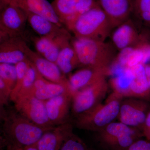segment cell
<instances>
[{
	"label": "cell",
	"mask_w": 150,
	"mask_h": 150,
	"mask_svg": "<svg viewBox=\"0 0 150 150\" xmlns=\"http://www.w3.org/2000/svg\"><path fill=\"white\" fill-rule=\"evenodd\" d=\"M2 116L3 132L7 145L24 148L35 144L46 131L52 129L38 126L16 110L4 111Z\"/></svg>",
	"instance_id": "1"
},
{
	"label": "cell",
	"mask_w": 150,
	"mask_h": 150,
	"mask_svg": "<svg viewBox=\"0 0 150 150\" xmlns=\"http://www.w3.org/2000/svg\"><path fill=\"white\" fill-rule=\"evenodd\" d=\"M81 66L111 69L117 54L112 43L85 38H76L71 43Z\"/></svg>",
	"instance_id": "2"
},
{
	"label": "cell",
	"mask_w": 150,
	"mask_h": 150,
	"mask_svg": "<svg viewBox=\"0 0 150 150\" xmlns=\"http://www.w3.org/2000/svg\"><path fill=\"white\" fill-rule=\"evenodd\" d=\"M112 30L107 16L97 5L79 17L69 30L76 38L105 41Z\"/></svg>",
	"instance_id": "3"
},
{
	"label": "cell",
	"mask_w": 150,
	"mask_h": 150,
	"mask_svg": "<svg viewBox=\"0 0 150 150\" xmlns=\"http://www.w3.org/2000/svg\"><path fill=\"white\" fill-rule=\"evenodd\" d=\"M122 99L112 92L105 103H101L76 116L75 126L79 129L98 132L118 118Z\"/></svg>",
	"instance_id": "4"
},
{
	"label": "cell",
	"mask_w": 150,
	"mask_h": 150,
	"mask_svg": "<svg viewBox=\"0 0 150 150\" xmlns=\"http://www.w3.org/2000/svg\"><path fill=\"white\" fill-rule=\"evenodd\" d=\"M97 133V139L108 150H124L144 137L141 130L120 122H113Z\"/></svg>",
	"instance_id": "5"
},
{
	"label": "cell",
	"mask_w": 150,
	"mask_h": 150,
	"mask_svg": "<svg viewBox=\"0 0 150 150\" xmlns=\"http://www.w3.org/2000/svg\"><path fill=\"white\" fill-rule=\"evenodd\" d=\"M108 88L106 78L76 92L72 100L71 110L74 114L77 116L102 103Z\"/></svg>",
	"instance_id": "6"
},
{
	"label": "cell",
	"mask_w": 150,
	"mask_h": 150,
	"mask_svg": "<svg viewBox=\"0 0 150 150\" xmlns=\"http://www.w3.org/2000/svg\"><path fill=\"white\" fill-rule=\"evenodd\" d=\"M1 8L0 16L1 41L12 38L21 37L27 21L26 12L10 5Z\"/></svg>",
	"instance_id": "7"
},
{
	"label": "cell",
	"mask_w": 150,
	"mask_h": 150,
	"mask_svg": "<svg viewBox=\"0 0 150 150\" xmlns=\"http://www.w3.org/2000/svg\"><path fill=\"white\" fill-rule=\"evenodd\" d=\"M150 110V103L134 98H126L121 100L117 118L119 122L142 131Z\"/></svg>",
	"instance_id": "8"
},
{
	"label": "cell",
	"mask_w": 150,
	"mask_h": 150,
	"mask_svg": "<svg viewBox=\"0 0 150 150\" xmlns=\"http://www.w3.org/2000/svg\"><path fill=\"white\" fill-rule=\"evenodd\" d=\"M14 103L16 110L32 123L46 129L55 127L48 118L44 101L26 96L17 98Z\"/></svg>",
	"instance_id": "9"
},
{
	"label": "cell",
	"mask_w": 150,
	"mask_h": 150,
	"mask_svg": "<svg viewBox=\"0 0 150 150\" xmlns=\"http://www.w3.org/2000/svg\"><path fill=\"white\" fill-rule=\"evenodd\" d=\"M51 4L60 21L69 30L79 17L98 4L96 0H54Z\"/></svg>",
	"instance_id": "10"
},
{
	"label": "cell",
	"mask_w": 150,
	"mask_h": 150,
	"mask_svg": "<svg viewBox=\"0 0 150 150\" xmlns=\"http://www.w3.org/2000/svg\"><path fill=\"white\" fill-rule=\"evenodd\" d=\"M114 29L110 35L111 43L119 51L125 48L137 47L148 41L144 35L140 33L131 18Z\"/></svg>",
	"instance_id": "11"
},
{
	"label": "cell",
	"mask_w": 150,
	"mask_h": 150,
	"mask_svg": "<svg viewBox=\"0 0 150 150\" xmlns=\"http://www.w3.org/2000/svg\"><path fill=\"white\" fill-rule=\"evenodd\" d=\"M27 55L30 61L43 78L52 82L64 86L73 95L69 79L65 77L56 63L43 58L29 47L27 49Z\"/></svg>",
	"instance_id": "12"
},
{
	"label": "cell",
	"mask_w": 150,
	"mask_h": 150,
	"mask_svg": "<svg viewBox=\"0 0 150 150\" xmlns=\"http://www.w3.org/2000/svg\"><path fill=\"white\" fill-rule=\"evenodd\" d=\"M107 16L112 30L131 18L133 0H96Z\"/></svg>",
	"instance_id": "13"
},
{
	"label": "cell",
	"mask_w": 150,
	"mask_h": 150,
	"mask_svg": "<svg viewBox=\"0 0 150 150\" xmlns=\"http://www.w3.org/2000/svg\"><path fill=\"white\" fill-rule=\"evenodd\" d=\"M10 5L28 12L39 15L62 27L60 21L51 4L48 0H1V7Z\"/></svg>",
	"instance_id": "14"
},
{
	"label": "cell",
	"mask_w": 150,
	"mask_h": 150,
	"mask_svg": "<svg viewBox=\"0 0 150 150\" xmlns=\"http://www.w3.org/2000/svg\"><path fill=\"white\" fill-rule=\"evenodd\" d=\"M72 95L67 93L44 101L48 118L52 125L59 126L69 122Z\"/></svg>",
	"instance_id": "15"
},
{
	"label": "cell",
	"mask_w": 150,
	"mask_h": 150,
	"mask_svg": "<svg viewBox=\"0 0 150 150\" xmlns=\"http://www.w3.org/2000/svg\"><path fill=\"white\" fill-rule=\"evenodd\" d=\"M112 74L111 69L83 67L71 74L68 79L74 94L80 90L106 79Z\"/></svg>",
	"instance_id": "16"
},
{
	"label": "cell",
	"mask_w": 150,
	"mask_h": 150,
	"mask_svg": "<svg viewBox=\"0 0 150 150\" xmlns=\"http://www.w3.org/2000/svg\"><path fill=\"white\" fill-rule=\"evenodd\" d=\"M28 46L22 37L8 38L1 41L0 63L16 65L28 59Z\"/></svg>",
	"instance_id": "17"
},
{
	"label": "cell",
	"mask_w": 150,
	"mask_h": 150,
	"mask_svg": "<svg viewBox=\"0 0 150 150\" xmlns=\"http://www.w3.org/2000/svg\"><path fill=\"white\" fill-rule=\"evenodd\" d=\"M71 123L67 122L46 131L37 143L38 150H61L67 137L73 131Z\"/></svg>",
	"instance_id": "18"
},
{
	"label": "cell",
	"mask_w": 150,
	"mask_h": 150,
	"mask_svg": "<svg viewBox=\"0 0 150 150\" xmlns=\"http://www.w3.org/2000/svg\"><path fill=\"white\" fill-rule=\"evenodd\" d=\"M131 69L132 80L124 98H134L150 103V86L145 73L144 65L139 64Z\"/></svg>",
	"instance_id": "19"
},
{
	"label": "cell",
	"mask_w": 150,
	"mask_h": 150,
	"mask_svg": "<svg viewBox=\"0 0 150 150\" xmlns=\"http://www.w3.org/2000/svg\"><path fill=\"white\" fill-rule=\"evenodd\" d=\"M71 36L65 35L51 39L48 38H33L34 46L38 54L51 62L56 63L61 49L70 43Z\"/></svg>",
	"instance_id": "20"
},
{
	"label": "cell",
	"mask_w": 150,
	"mask_h": 150,
	"mask_svg": "<svg viewBox=\"0 0 150 150\" xmlns=\"http://www.w3.org/2000/svg\"><path fill=\"white\" fill-rule=\"evenodd\" d=\"M27 21L32 29L40 37L56 39L58 38L70 35L67 30L59 27L47 18L32 13L28 12Z\"/></svg>",
	"instance_id": "21"
},
{
	"label": "cell",
	"mask_w": 150,
	"mask_h": 150,
	"mask_svg": "<svg viewBox=\"0 0 150 150\" xmlns=\"http://www.w3.org/2000/svg\"><path fill=\"white\" fill-rule=\"evenodd\" d=\"M67 93L71 94L73 96L72 93L64 86L47 80L38 72L37 79L32 88L22 96H30L40 100L46 101Z\"/></svg>",
	"instance_id": "22"
},
{
	"label": "cell",
	"mask_w": 150,
	"mask_h": 150,
	"mask_svg": "<svg viewBox=\"0 0 150 150\" xmlns=\"http://www.w3.org/2000/svg\"><path fill=\"white\" fill-rule=\"evenodd\" d=\"M55 63L64 74H70L76 68L81 66L71 43L68 44L61 49Z\"/></svg>",
	"instance_id": "23"
},
{
	"label": "cell",
	"mask_w": 150,
	"mask_h": 150,
	"mask_svg": "<svg viewBox=\"0 0 150 150\" xmlns=\"http://www.w3.org/2000/svg\"><path fill=\"white\" fill-rule=\"evenodd\" d=\"M132 78V72L131 69L121 70L117 76L111 79L110 84L113 92L119 98L123 99L131 83Z\"/></svg>",
	"instance_id": "24"
},
{
	"label": "cell",
	"mask_w": 150,
	"mask_h": 150,
	"mask_svg": "<svg viewBox=\"0 0 150 150\" xmlns=\"http://www.w3.org/2000/svg\"><path fill=\"white\" fill-rule=\"evenodd\" d=\"M133 15L150 28V0H133Z\"/></svg>",
	"instance_id": "25"
},
{
	"label": "cell",
	"mask_w": 150,
	"mask_h": 150,
	"mask_svg": "<svg viewBox=\"0 0 150 150\" xmlns=\"http://www.w3.org/2000/svg\"><path fill=\"white\" fill-rule=\"evenodd\" d=\"M0 79H1L7 86L12 91L17 81L15 65L0 63Z\"/></svg>",
	"instance_id": "26"
},
{
	"label": "cell",
	"mask_w": 150,
	"mask_h": 150,
	"mask_svg": "<svg viewBox=\"0 0 150 150\" xmlns=\"http://www.w3.org/2000/svg\"><path fill=\"white\" fill-rule=\"evenodd\" d=\"M31 62L28 59L15 65L17 72V81L14 88L11 93L10 100L14 102L16 99L25 76L30 67Z\"/></svg>",
	"instance_id": "27"
},
{
	"label": "cell",
	"mask_w": 150,
	"mask_h": 150,
	"mask_svg": "<svg viewBox=\"0 0 150 150\" xmlns=\"http://www.w3.org/2000/svg\"><path fill=\"white\" fill-rule=\"evenodd\" d=\"M38 74V71L31 62L30 67H29L26 74L25 76L24 79L17 96L16 99L25 95L30 89L32 88L37 79Z\"/></svg>",
	"instance_id": "28"
},
{
	"label": "cell",
	"mask_w": 150,
	"mask_h": 150,
	"mask_svg": "<svg viewBox=\"0 0 150 150\" xmlns=\"http://www.w3.org/2000/svg\"><path fill=\"white\" fill-rule=\"evenodd\" d=\"M61 150H91L80 138L72 132L67 137Z\"/></svg>",
	"instance_id": "29"
},
{
	"label": "cell",
	"mask_w": 150,
	"mask_h": 150,
	"mask_svg": "<svg viewBox=\"0 0 150 150\" xmlns=\"http://www.w3.org/2000/svg\"><path fill=\"white\" fill-rule=\"evenodd\" d=\"M11 90L7 86L1 79H0V103L1 105L8 104V100H10Z\"/></svg>",
	"instance_id": "30"
},
{
	"label": "cell",
	"mask_w": 150,
	"mask_h": 150,
	"mask_svg": "<svg viewBox=\"0 0 150 150\" xmlns=\"http://www.w3.org/2000/svg\"><path fill=\"white\" fill-rule=\"evenodd\" d=\"M124 150H150V142L146 139H140Z\"/></svg>",
	"instance_id": "31"
},
{
	"label": "cell",
	"mask_w": 150,
	"mask_h": 150,
	"mask_svg": "<svg viewBox=\"0 0 150 150\" xmlns=\"http://www.w3.org/2000/svg\"><path fill=\"white\" fill-rule=\"evenodd\" d=\"M150 128V110L148 112L146 121L142 129V132Z\"/></svg>",
	"instance_id": "32"
},
{
	"label": "cell",
	"mask_w": 150,
	"mask_h": 150,
	"mask_svg": "<svg viewBox=\"0 0 150 150\" xmlns=\"http://www.w3.org/2000/svg\"><path fill=\"white\" fill-rule=\"evenodd\" d=\"M144 65L146 76L150 86V64H146Z\"/></svg>",
	"instance_id": "33"
},
{
	"label": "cell",
	"mask_w": 150,
	"mask_h": 150,
	"mask_svg": "<svg viewBox=\"0 0 150 150\" xmlns=\"http://www.w3.org/2000/svg\"><path fill=\"white\" fill-rule=\"evenodd\" d=\"M37 144V143H36ZM28 146L23 149V150H38V149L37 144Z\"/></svg>",
	"instance_id": "34"
},
{
	"label": "cell",
	"mask_w": 150,
	"mask_h": 150,
	"mask_svg": "<svg viewBox=\"0 0 150 150\" xmlns=\"http://www.w3.org/2000/svg\"><path fill=\"white\" fill-rule=\"evenodd\" d=\"M7 150H23V148L14 146L11 145H7Z\"/></svg>",
	"instance_id": "35"
}]
</instances>
